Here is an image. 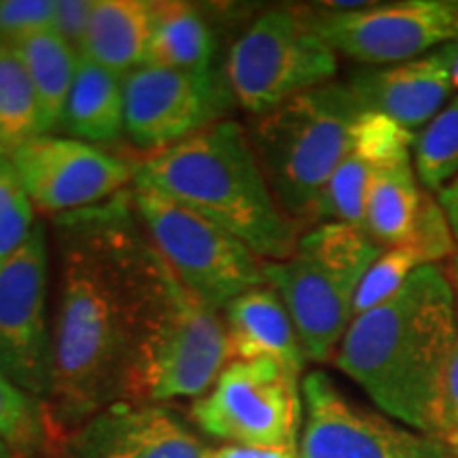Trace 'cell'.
I'll return each instance as SVG.
<instances>
[{"label": "cell", "mask_w": 458, "mask_h": 458, "mask_svg": "<svg viewBox=\"0 0 458 458\" xmlns=\"http://www.w3.org/2000/svg\"><path fill=\"white\" fill-rule=\"evenodd\" d=\"M54 227L60 263L54 385L43 403L51 454L68 433L123 401L156 295L159 261L125 191L105 204L54 216Z\"/></svg>", "instance_id": "obj_1"}, {"label": "cell", "mask_w": 458, "mask_h": 458, "mask_svg": "<svg viewBox=\"0 0 458 458\" xmlns=\"http://www.w3.org/2000/svg\"><path fill=\"white\" fill-rule=\"evenodd\" d=\"M456 334L454 286L439 266H422L391 300L352 318L334 363L385 414L437 437Z\"/></svg>", "instance_id": "obj_2"}, {"label": "cell", "mask_w": 458, "mask_h": 458, "mask_svg": "<svg viewBox=\"0 0 458 458\" xmlns=\"http://www.w3.org/2000/svg\"><path fill=\"white\" fill-rule=\"evenodd\" d=\"M131 187L156 191L225 229L263 261L295 253L300 227L286 216L250 145L233 119L147 156Z\"/></svg>", "instance_id": "obj_3"}, {"label": "cell", "mask_w": 458, "mask_h": 458, "mask_svg": "<svg viewBox=\"0 0 458 458\" xmlns=\"http://www.w3.org/2000/svg\"><path fill=\"white\" fill-rule=\"evenodd\" d=\"M360 105L351 85L325 83L253 119L246 130L280 210L314 227L320 193L352 148Z\"/></svg>", "instance_id": "obj_4"}, {"label": "cell", "mask_w": 458, "mask_h": 458, "mask_svg": "<svg viewBox=\"0 0 458 458\" xmlns=\"http://www.w3.org/2000/svg\"><path fill=\"white\" fill-rule=\"evenodd\" d=\"M382 253L365 229L320 223L301 233L289 259L263 263L266 283L284 301L308 360L335 359L354 318L360 280Z\"/></svg>", "instance_id": "obj_5"}, {"label": "cell", "mask_w": 458, "mask_h": 458, "mask_svg": "<svg viewBox=\"0 0 458 458\" xmlns=\"http://www.w3.org/2000/svg\"><path fill=\"white\" fill-rule=\"evenodd\" d=\"M227 363V329L221 312L185 289L159 257L156 295L130 365L123 401L198 399L215 386Z\"/></svg>", "instance_id": "obj_6"}, {"label": "cell", "mask_w": 458, "mask_h": 458, "mask_svg": "<svg viewBox=\"0 0 458 458\" xmlns=\"http://www.w3.org/2000/svg\"><path fill=\"white\" fill-rule=\"evenodd\" d=\"M337 54L314 30L306 7L261 11L227 51L223 79L233 105L253 117L334 81Z\"/></svg>", "instance_id": "obj_7"}, {"label": "cell", "mask_w": 458, "mask_h": 458, "mask_svg": "<svg viewBox=\"0 0 458 458\" xmlns=\"http://www.w3.org/2000/svg\"><path fill=\"white\" fill-rule=\"evenodd\" d=\"M130 196L153 249L181 284L210 308L221 312L238 295L266 284V261L225 229L156 191L131 187Z\"/></svg>", "instance_id": "obj_8"}, {"label": "cell", "mask_w": 458, "mask_h": 458, "mask_svg": "<svg viewBox=\"0 0 458 458\" xmlns=\"http://www.w3.org/2000/svg\"><path fill=\"white\" fill-rule=\"evenodd\" d=\"M301 374L276 359L229 360L215 386L189 408L210 437L238 445H297L301 431Z\"/></svg>", "instance_id": "obj_9"}, {"label": "cell", "mask_w": 458, "mask_h": 458, "mask_svg": "<svg viewBox=\"0 0 458 458\" xmlns=\"http://www.w3.org/2000/svg\"><path fill=\"white\" fill-rule=\"evenodd\" d=\"M47 291V229L38 221L24 246L0 266V368L21 391L43 403L54 385Z\"/></svg>", "instance_id": "obj_10"}, {"label": "cell", "mask_w": 458, "mask_h": 458, "mask_svg": "<svg viewBox=\"0 0 458 458\" xmlns=\"http://www.w3.org/2000/svg\"><path fill=\"white\" fill-rule=\"evenodd\" d=\"M308 17L335 54L371 66L416 60L458 43V0L371 3L357 11L308 9Z\"/></svg>", "instance_id": "obj_11"}, {"label": "cell", "mask_w": 458, "mask_h": 458, "mask_svg": "<svg viewBox=\"0 0 458 458\" xmlns=\"http://www.w3.org/2000/svg\"><path fill=\"white\" fill-rule=\"evenodd\" d=\"M297 458H452L442 439L354 403L325 371L301 380Z\"/></svg>", "instance_id": "obj_12"}, {"label": "cell", "mask_w": 458, "mask_h": 458, "mask_svg": "<svg viewBox=\"0 0 458 458\" xmlns=\"http://www.w3.org/2000/svg\"><path fill=\"white\" fill-rule=\"evenodd\" d=\"M125 139L153 153L223 122L233 105L223 72H189L145 64L123 77Z\"/></svg>", "instance_id": "obj_13"}, {"label": "cell", "mask_w": 458, "mask_h": 458, "mask_svg": "<svg viewBox=\"0 0 458 458\" xmlns=\"http://www.w3.org/2000/svg\"><path fill=\"white\" fill-rule=\"evenodd\" d=\"M7 157L34 208L49 216L77 213L117 198L136 172L125 159L68 136H37Z\"/></svg>", "instance_id": "obj_14"}, {"label": "cell", "mask_w": 458, "mask_h": 458, "mask_svg": "<svg viewBox=\"0 0 458 458\" xmlns=\"http://www.w3.org/2000/svg\"><path fill=\"white\" fill-rule=\"evenodd\" d=\"M210 450L176 411L117 401L68 433L49 458H208Z\"/></svg>", "instance_id": "obj_15"}, {"label": "cell", "mask_w": 458, "mask_h": 458, "mask_svg": "<svg viewBox=\"0 0 458 458\" xmlns=\"http://www.w3.org/2000/svg\"><path fill=\"white\" fill-rule=\"evenodd\" d=\"M456 55L458 43H450L416 60L365 68L354 72L348 85L365 111L385 113L416 131L442 111L454 91L452 72Z\"/></svg>", "instance_id": "obj_16"}, {"label": "cell", "mask_w": 458, "mask_h": 458, "mask_svg": "<svg viewBox=\"0 0 458 458\" xmlns=\"http://www.w3.org/2000/svg\"><path fill=\"white\" fill-rule=\"evenodd\" d=\"M221 317L227 329L229 360L270 357L297 374L306 368L308 359L291 314L267 283L229 301Z\"/></svg>", "instance_id": "obj_17"}, {"label": "cell", "mask_w": 458, "mask_h": 458, "mask_svg": "<svg viewBox=\"0 0 458 458\" xmlns=\"http://www.w3.org/2000/svg\"><path fill=\"white\" fill-rule=\"evenodd\" d=\"M153 34L151 0H96L81 55L114 74L147 64Z\"/></svg>", "instance_id": "obj_18"}, {"label": "cell", "mask_w": 458, "mask_h": 458, "mask_svg": "<svg viewBox=\"0 0 458 458\" xmlns=\"http://www.w3.org/2000/svg\"><path fill=\"white\" fill-rule=\"evenodd\" d=\"M68 139L113 145L125 136L123 77L81 55L60 128Z\"/></svg>", "instance_id": "obj_19"}, {"label": "cell", "mask_w": 458, "mask_h": 458, "mask_svg": "<svg viewBox=\"0 0 458 458\" xmlns=\"http://www.w3.org/2000/svg\"><path fill=\"white\" fill-rule=\"evenodd\" d=\"M216 30L202 4L153 3V34L147 64L189 72H216Z\"/></svg>", "instance_id": "obj_20"}, {"label": "cell", "mask_w": 458, "mask_h": 458, "mask_svg": "<svg viewBox=\"0 0 458 458\" xmlns=\"http://www.w3.org/2000/svg\"><path fill=\"white\" fill-rule=\"evenodd\" d=\"M422 191L411 159L377 168L365 202V233L382 249L403 246L414 232Z\"/></svg>", "instance_id": "obj_21"}, {"label": "cell", "mask_w": 458, "mask_h": 458, "mask_svg": "<svg viewBox=\"0 0 458 458\" xmlns=\"http://www.w3.org/2000/svg\"><path fill=\"white\" fill-rule=\"evenodd\" d=\"M13 49L20 54L30 74L38 113H41V131L49 134L60 128L81 54L54 30L30 34Z\"/></svg>", "instance_id": "obj_22"}, {"label": "cell", "mask_w": 458, "mask_h": 458, "mask_svg": "<svg viewBox=\"0 0 458 458\" xmlns=\"http://www.w3.org/2000/svg\"><path fill=\"white\" fill-rule=\"evenodd\" d=\"M37 136L41 113L30 74L13 47H0V153L9 156Z\"/></svg>", "instance_id": "obj_23"}, {"label": "cell", "mask_w": 458, "mask_h": 458, "mask_svg": "<svg viewBox=\"0 0 458 458\" xmlns=\"http://www.w3.org/2000/svg\"><path fill=\"white\" fill-rule=\"evenodd\" d=\"M0 439L15 454H51L43 401L21 391L0 368Z\"/></svg>", "instance_id": "obj_24"}, {"label": "cell", "mask_w": 458, "mask_h": 458, "mask_svg": "<svg viewBox=\"0 0 458 458\" xmlns=\"http://www.w3.org/2000/svg\"><path fill=\"white\" fill-rule=\"evenodd\" d=\"M414 170L428 191L442 189L458 176V94L414 140Z\"/></svg>", "instance_id": "obj_25"}, {"label": "cell", "mask_w": 458, "mask_h": 458, "mask_svg": "<svg viewBox=\"0 0 458 458\" xmlns=\"http://www.w3.org/2000/svg\"><path fill=\"white\" fill-rule=\"evenodd\" d=\"M377 165L357 151H348L320 193L314 225L320 223H346L363 229L365 202Z\"/></svg>", "instance_id": "obj_26"}, {"label": "cell", "mask_w": 458, "mask_h": 458, "mask_svg": "<svg viewBox=\"0 0 458 458\" xmlns=\"http://www.w3.org/2000/svg\"><path fill=\"white\" fill-rule=\"evenodd\" d=\"M37 223V208L13 164L0 153V266L24 246Z\"/></svg>", "instance_id": "obj_27"}, {"label": "cell", "mask_w": 458, "mask_h": 458, "mask_svg": "<svg viewBox=\"0 0 458 458\" xmlns=\"http://www.w3.org/2000/svg\"><path fill=\"white\" fill-rule=\"evenodd\" d=\"M416 131L403 128L385 113L363 111L352 131V151L368 157L377 168L405 162L414 148Z\"/></svg>", "instance_id": "obj_28"}, {"label": "cell", "mask_w": 458, "mask_h": 458, "mask_svg": "<svg viewBox=\"0 0 458 458\" xmlns=\"http://www.w3.org/2000/svg\"><path fill=\"white\" fill-rule=\"evenodd\" d=\"M418 267H422V263L414 250L405 249V246L385 249V253L377 257L374 266L365 272L363 280H360L357 295H354V317H360V314L374 310L376 306L391 300Z\"/></svg>", "instance_id": "obj_29"}, {"label": "cell", "mask_w": 458, "mask_h": 458, "mask_svg": "<svg viewBox=\"0 0 458 458\" xmlns=\"http://www.w3.org/2000/svg\"><path fill=\"white\" fill-rule=\"evenodd\" d=\"M403 246L414 250L422 266H437L439 261L452 257L454 238H452L448 216H445L444 206L439 204L437 196H433L428 189L422 191L414 232Z\"/></svg>", "instance_id": "obj_30"}, {"label": "cell", "mask_w": 458, "mask_h": 458, "mask_svg": "<svg viewBox=\"0 0 458 458\" xmlns=\"http://www.w3.org/2000/svg\"><path fill=\"white\" fill-rule=\"evenodd\" d=\"M57 0H0V47H15L30 34L51 30Z\"/></svg>", "instance_id": "obj_31"}, {"label": "cell", "mask_w": 458, "mask_h": 458, "mask_svg": "<svg viewBox=\"0 0 458 458\" xmlns=\"http://www.w3.org/2000/svg\"><path fill=\"white\" fill-rule=\"evenodd\" d=\"M91 4L94 3H89V0H57L55 20L51 30L60 34L79 54H81L85 32H88Z\"/></svg>", "instance_id": "obj_32"}, {"label": "cell", "mask_w": 458, "mask_h": 458, "mask_svg": "<svg viewBox=\"0 0 458 458\" xmlns=\"http://www.w3.org/2000/svg\"><path fill=\"white\" fill-rule=\"evenodd\" d=\"M458 306V293H456ZM458 433V334L452 351L448 369H445L444 391H442V405H439V433L437 439L445 435Z\"/></svg>", "instance_id": "obj_33"}, {"label": "cell", "mask_w": 458, "mask_h": 458, "mask_svg": "<svg viewBox=\"0 0 458 458\" xmlns=\"http://www.w3.org/2000/svg\"><path fill=\"white\" fill-rule=\"evenodd\" d=\"M439 204L444 206V213L448 216L452 238H454V250H452V257L448 259V274L452 286L458 293V176L452 182H448L442 191H437Z\"/></svg>", "instance_id": "obj_34"}, {"label": "cell", "mask_w": 458, "mask_h": 458, "mask_svg": "<svg viewBox=\"0 0 458 458\" xmlns=\"http://www.w3.org/2000/svg\"><path fill=\"white\" fill-rule=\"evenodd\" d=\"M208 458H297V445H238L225 444L210 450Z\"/></svg>", "instance_id": "obj_35"}, {"label": "cell", "mask_w": 458, "mask_h": 458, "mask_svg": "<svg viewBox=\"0 0 458 458\" xmlns=\"http://www.w3.org/2000/svg\"><path fill=\"white\" fill-rule=\"evenodd\" d=\"M442 442L445 444V448H448L450 456L452 458H458V433L445 435V437H442Z\"/></svg>", "instance_id": "obj_36"}, {"label": "cell", "mask_w": 458, "mask_h": 458, "mask_svg": "<svg viewBox=\"0 0 458 458\" xmlns=\"http://www.w3.org/2000/svg\"><path fill=\"white\" fill-rule=\"evenodd\" d=\"M15 456H17V454H15V452H13V450H11V448H9V445L3 442V439H0V458H15Z\"/></svg>", "instance_id": "obj_37"}, {"label": "cell", "mask_w": 458, "mask_h": 458, "mask_svg": "<svg viewBox=\"0 0 458 458\" xmlns=\"http://www.w3.org/2000/svg\"><path fill=\"white\" fill-rule=\"evenodd\" d=\"M452 85H454V89H458V55L454 62V72H452Z\"/></svg>", "instance_id": "obj_38"}, {"label": "cell", "mask_w": 458, "mask_h": 458, "mask_svg": "<svg viewBox=\"0 0 458 458\" xmlns=\"http://www.w3.org/2000/svg\"><path fill=\"white\" fill-rule=\"evenodd\" d=\"M15 458H24V456H21V454H17V456H15Z\"/></svg>", "instance_id": "obj_39"}, {"label": "cell", "mask_w": 458, "mask_h": 458, "mask_svg": "<svg viewBox=\"0 0 458 458\" xmlns=\"http://www.w3.org/2000/svg\"><path fill=\"white\" fill-rule=\"evenodd\" d=\"M24 458H37V456H24Z\"/></svg>", "instance_id": "obj_40"}]
</instances>
